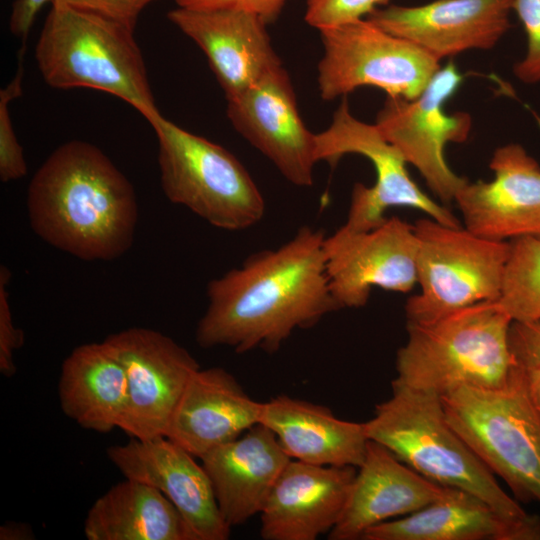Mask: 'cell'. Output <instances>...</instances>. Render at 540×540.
Returning a JSON list of instances; mask_svg holds the SVG:
<instances>
[{"label": "cell", "mask_w": 540, "mask_h": 540, "mask_svg": "<svg viewBox=\"0 0 540 540\" xmlns=\"http://www.w3.org/2000/svg\"><path fill=\"white\" fill-rule=\"evenodd\" d=\"M103 342L127 378L119 428L137 439L166 436L187 383L200 368L196 359L171 337L145 327L127 328Z\"/></svg>", "instance_id": "obj_12"}, {"label": "cell", "mask_w": 540, "mask_h": 540, "mask_svg": "<svg viewBox=\"0 0 540 540\" xmlns=\"http://www.w3.org/2000/svg\"><path fill=\"white\" fill-rule=\"evenodd\" d=\"M83 532L88 540H191L174 505L156 488L129 478L95 500Z\"/></svg>", "instance_id": "obj_26"}, {"label": "cell", "mask_w": 540, "mask_h": 540, "mask_svg": "<svg viewBox=\"0 0 540 540\" xmlns=\"http://www.w3.org/2000/svg\"><path fill=\"white\" fill-rule=\"evenodd\" d=\"M33 536L31 528L22 523H9L0 528L1 540H28Z\"/></svg>", "instance_id": "obj_37"}, {"label": "cell", "mask_w": 540, "mask_h": 540, "mask_svg": "<svg viewBox=\"0 0 540 540\" xmlns=\"http://www.w3.org/2000/svg\"><path fill=\"white\" fill-rule=\"evenodd\" d=\"M292 459L321 466L359 467L368 437L365 424L340 419L326 406L285 394L264 402L261 422Z\"/></svg>", "instance_id": "obj_23"}, {"label": "cell", "mask_w": 540, "mask_h": 540, "mask_svg": "<svg viewBox=\"0 0 540 540\" xmlns=\"http://www.w3.org/2000/svg\"><path fill=\"white\" fill-rule=\"evenodd\" d=\"M124 478L159 490L177 509L191 540H226L231 527L219 509L210 478L192 454L165 436L132 438L107 448Z\"/></svg>", "instance_id": "obj_15"}, {"label": "cell", "mask_w": 540, "mask_h": 540, "mask_svg": "<svg viewBox=\"0 0 540 540\" xmlns=\"http://www.w3.org/2000/svg\"><path fill=\"white\" fill-rule=\"evenodd\" d=\"M33 231L85 261H110L133 245L138 204L133 185L97 146L82 140L56 148L27 189Z\"/></svg>", "instance_id": "obj_2"}, {"label": "cell", "mask_w": 540, "mask_h": 540, "mask_svg": "<svg viewBox=\"0 0 540 540\" xmlns=\"http://www.w3.org/2000/svg\"><path fill=\"white\" fill-rule=\"evenodd\" d=\"M25 49L18 53L19 67L13 80L0 91V179L7 183L23 178L27 174V164L12 123L9 104L22 94L23 56Z\"/></svg>", "instance_id": "obj_28"}, {"label": "cell", "mask_w": 540, "mask_h": 540, "mask_svg": "<svg viewBox=\"0 0 540 540\" xmlns=\"http://www.w3.org/2000/svg\"><path fill=\"white\" fill-rule=\"evenodd\" d=\"M153 1L155 0H53V2L73 8L100 14L133 30L142 11Z\"/></svg>", "instance_id": "obj_32"}, {"label": "cell", "mask_w": 540, "mask_h": 540, "mask_svg": "<svg viewBox=\"0 0 540 540\" xmlns=\"http://www.w3.org/2000/svg\"><path fill=\"white\" fill-rule=\"evenodd\" d=\"M512 322L498 300L431 322H407L392 384L439 396L460 386H506L517 367L509 345Z\"/></svg>", "instance_id": "obj_4"}, {"label": "cell", "mask_w": 540, "mask_h": 540, "mask_svg": "<svg viewBox=\"0 0 540 540\" xmlns=\"http://www.w3.org/2000/svg\"><path fill=\"white\" fill-rule=\"evenodd\" d=\"M11 278L10 270L0 267V372L5 377H12L16 372L15 352L24 342V334L13 322L9 305L7 285Z\"/></svg>", "instance_id": "obj_31"}, {"label": "cell", "mask_w": 540, "mask_h": 540, "mask_svg": "<svg viewBox=\"0 0 540 540\" xmlns=\"http://www.w3.org/2000/svg\"><path fill=\"white\" fill-rule=\"evenodd\" d=\"M389 0H306L305 21L318 30L366 18Z\"/></svg>", "instance_id": "obj_29"}, {"label": "cell", "mask_w": 540, "mask_h": 540, "mask_svg": "<svg viewBox=\"0 0 540 540\" xmlns=\"http://www.w3.org/2000/svg\"><path fill=\"white\" fill-rule=\"evenodd\" d=\"M509 242L498 302L513 322L540 321V236Z\"/></svg>", "instance_id": "obj_27"}, {"label": "cell", "mask_w": 540, "mask_h": 540, "mask_svg": "<svg viewBox=\"0 0 540 540\" xmlns=\"http://www.w3.org/2000/svg\"><path fill=\"white\" fill-rule=\"evenodd\" d=\"M263 406L224 368H199L187 383L165 437L200 459L259 424Z\"/></svg>", "instance_id": "obj_21"}, {"label": "cell", "mask_w": 540, "mask_h": 540, "mask_svg": "<svg viewBox=\"0 0 540 540\" xmlns=\"http://www.w3.org/2000/svg\"><path fill=\"white\" fill-rule=\"evenodd\" d=\"M413 226L420 291L406 302L407 322H431L499 299L509 241L486 239L463 226L444 225L429 217Z\"/></svg>", "instance_id": "obj_8"}, {"label": "cell", "mask_w": 540, "mask_h": 540, "mask_svg": "<svg viewBox=\"0 0 540 540\" xmlns=\"http://www.w3.org/2000/svg\"><path fill=\"white\" fill-rule=\"evenodd\" d=\"M226 523L232 528L260 514L291 458L259 423L200 458Z\"/></svg>", "instance_id": "obj_22"}, {"label": "cell", "mask_w": 540, "mask_h": 540, "mask_svg": "<svg viewBox=\"0 0 540 540\" xmlns=\"http://www.w3.org/2000/svg\"><path fill=\"white\" fill-rule=\"evenodd\" d=\"M463 75L453 62L435 73L420 96L413 100L387 97L377 115L383 137L417 168L431 191L444 203L454 201L467 179L447 164L444 148L462 143L470 134L472 120L465 112L447 114L444 104L456 93Z\"/></svg>", "instance_id": "obj_11"}, {"label": "cell", "mask_w": 540, "mask_h": 540, "mask_svg": "<svg viewBox=\"0 0 540 540\" xmlns=\"http://www.w3.org/2000/svg\"><path fill=\"white\" fill-rule=\"evenodd\" d=\"M58 397L63 413L76 424L109 433L119 428L126 408L125 370L103 341L82 344L62 363Z\"/></svg>", "instance_id": "obj_25"}, {"label": "cell", "mask_w": 540, "mask_h": 540, "mask_svg": "<svg viewBox=\"0 0 540 540\" xmlns=\"http://www.w3.org/2000/svg\"><path fill=\"white\" fill-rule=\"evenodd\" d=\"M513 3L514 0H434L419 6L386 5L366 18L440 61L470 49L494 47L510 27Z\"/></svg>", "instance_id": "obj_17"}, {"label": "cell", "mask_w": 540, "mask_h": 540, "mask_svg": "<svg viewBox=\"0 0 540 540\" xmlns=\"http://www.w3.org/2000/svg\"><path fill=\"white\" fill-rule=\"evenodd\" d=\"M494 177L461 187L455 203L464 227L496 241L540 236V165L516 143L495 150L490 161Z\"/></svg>", "instance_id": "obj_16"}, {"label": "cell", "mask_w": 540, "mask_h": 540, "mask_svg": "<svg viewBox=\"0 0 540 540\" xmlns=\"http://www.w3.org/2000/svg\"><path fill=\"white\" fill-rule=\"evenodd\" d=\"M522 369L528 396L540 411V364L522 367Z\"/></svg>", "instance_id": "obj_36"}, {"label": "cell", "mask_w": 540, "mask_h": 540, "mask_svg": "<svg viewBox=\"0 0 540 540\" xmlns=\"http://www.w3.org/2000/svg\"><path fill=\"white\" fill-rule=\"evenodd\" d=\"M178 7L192 9L235 8L260 16L267 24L276 20L286 0H174Z\"/></svg>", "instance_id": "obj_34"}, {"label": "cell", "mask_w": 540, "mask_h": 540, "mask_svg": "<svg viewBox=\"0 0 540 540\" xmlns=\"http://www.w3.org/2000/svg\"><path fill=\"white\" fill-rule=\"evenodd\" d=\"M227 116L235 130L268 158L292 184H313L316 134L300 117L295 93L283 66L227 100Z\"/></svg>", "instance_id": "obj_14"}, {"label": "cell", "mask_w": 540, "mask_h": 540, "mask_svg": "<svg viewBox=\"0 0 540 540\" xmlns=\"http://www.w3.org/2000/svg\"><path fill=\"white\" fill-rule=\"evenodd\" d=\"M440 397L448 423L491 472L518 499L540 504V411L522 367L502 388L460 386Z\"/></svg>", "instance_id": "obj_6"}, {"label": "cell", "mask_w": 540, "mask_h": 540, "mask_svg": "<svg viewBox=\"0 0 540 540\" xmlns=\"http://www.w3.org/2000/svg\"><path fill=\"white\" fill-rule=\"evenodd\" d=\"M45 82L118 97L148 121L155 104L134 30L100 14L53 2L35 47Z\"/></svg>", "instance_id": "obj_5"}, {"label": "cell", "mask_w": 540, "mask_h": 540, "mask_svg": "<svg viewBox=\"0 0 540 540\" xmlns=\"http://www.w3.org/2000/svg\"><path fill=\"white\" fill-rule=\"evenodd\" d=\"M347 154L368 158L376 172L375 184L356 183L352 189L347 219L339 228L345 233H360L382 225L387 209L410 207L444 225L462 226L446 207L425 194L410 177L402 154L381 134L376 124L355 118L346 98L334 112L331 124L316 134V156L335 166Z\"/></svg>", "instance_id": "obj_10"}, {"label": "cell", "mask_w": 540, "mask_h": 540, "mask_svg": "<svg viewBox=\"0 0 540 540\" xmlns=\"http://www.w3.org/2000/svg\"><path fill=\"white\" fill-rule=\"evenodd\" d=\"M448 487L437 484L369 440L341 517L330 540H357L370 528L405 516L442 497Z\"/></svg>", "instance_id": "obj_20"}, {"label": "cell", "mask_w": 540, "mask_h": 540, "mask_svg": "<svg viewBox=\"0 0 540 540\" xmlns=\"http://www.w3.org/2000/svg\"><path fill=\"white\" fill-rule=\"evenodd\" d=\"M53 0H15L12 5L9 19L11 33L21 39L22 46L26 47V40L30 30L41 9Z\"/></svg>", "instance_id": "obj_35"}, {"label": "cell", "mask_w": 540, "mask_h": 540, "mask_svg": "<svg viewBox=\"0 0 540 540\" xmlns=\"http://www.w3.org/2000/svg\"><path fill=\"white\" fill-rule=\"evenodd\" d=\"M148 122L158 140L160 181L170 202L227 231L245 230L263 218L264 198L230 151L179 127L161 113Z\"/></svg>", "instance_id": "obj_7"}, {"label": "cell", "mask_w": 540, "mask_h": 540, "mask_svg": "<svg viewBox=\"0 0 540 540\" xmlns=\"http://www.w3.org/2000/svg\"><path fill=\"white\" fill-rule=\"evenodd\" d=\"M167 16L202 49L227 100L282 65L267 23L255 13L235 8L178 7Z\"/></svg>", "instance_id": "obj_18"}, {"label": "cell", "mask_w": 540, "mask_h": 540, "mask_svg": "<svg viewBox=\"0 0 540 540\" xmlns=\"http://www.w3.org/2000/svg\"><path fill=\"white\" fill-rule=\"evenodd\" d=\"M375 441L425 478L482 499L540 540V517L526 512L448 423L441 397L392 384L391 396L364 422Z\"/></svg>", "instance_id": "obj_3"}, {"label": "cell", "mask_w": 540, "mask_h": 540, "mask_svg": "<svg viewBox=\"0 0 540 540\" xmlns=\"http://www.w3.org/2000/svg\"><path fill=\"white\" fill-rule=\"evenodd\" d=\"M323 56L318 63L322 99L333 100L362 86L390 97L413 100L421 95L439 60L409 40L390 34L367 18L319 30Z\"/></svg>", "instance_id": "obj_9"}, {"label": "cell", "mask_w": 540, "mask_h": 540, "mask_svg": "<svg viewBox=\"0 0 540 540\" xmlns=\"http://www.w3.org/2000/svg\"><path fill=\"white\" fill-rule=\"evenodd\" d=\"M363 540H535L526 529L508 521L482 499L448 487L429 505L378 524Z\"/></svg>", "instance_id": "obj_24"}, {"label": "cell", "mask_w": 540, "mask_h": 540, "mask_svg": "<svg viewBox=\"0 0 540 540\" xmlns=\"http://www.w3.org/2000/svg\"><path fill=\"white\" fill-rule=\"evenodd\" d=\"M513 11L523 25L527 48L514 66L516 77L526 83L540 82V0H514Z\"/></svg>", "instance_id": "obj_30"}, {"label": "cell", "mask_w": 540, "mask_h": 540, "mask_svg": "<svg viewBox=\"0 0 540 540\" xmlns=\"http://www.w3.org/2000/svg\"><path fill=\"white\" fill-rule=\"evenodd\" d=\"M357 468L290 460L260 515L264 540H316L336 526Z\"/></svg>", "instance_id": "obj_19"}, {"label": "cell", "mask_w": 540, "mask_h": 540, "mask_svg": "<svg viewBox=\"0 0 540 540\" xmlns=\"http://www.w3.org/2000/svg\"><path fill=\"white\" fill-rule=\"evenodd\" d=\"M324 232L302 226L276 249L251 254L207 285L195 339L202 348L278 351L296 329L340 310L328 282Z\"/></svg>", "instance_id": "obj_1"}, {"label": "cell", "mask_w": 540, "mask_h": 540, "mask_svg": "<svg viewBox=\"0 0 540 540\" xmlns=\"http://www.w3.org/2000/svg\"><path fill=\"white\" fill-rule=\"evenodd\" d=\"M323 248L329 287L341 309L365 306L373 287L408 293L417 284L418 239L414 226L398 217L366 232L338 229Z\"/></svg>", "instance_id": "obj_13"}, {"label": "cell", "mask_w": 540, "mask_h": 540, "mask_svg": "<svg viewBox=\"0 0 540 540\" xmlns=\"http://www.w3.org/2000/svg\"><path fill=\"white\" fill-rule=\"evenodd\" d=\"M509 345L519 366L540 364V321L512 322Z\"/></svg>", "instance_id": "obj_33"}]
</instances>
